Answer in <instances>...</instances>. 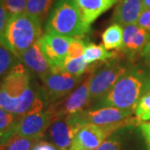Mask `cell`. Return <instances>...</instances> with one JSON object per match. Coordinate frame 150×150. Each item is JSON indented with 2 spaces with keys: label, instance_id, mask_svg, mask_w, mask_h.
<instances>
[{
  "label": "cell",
  "instance_id": "6da1fadb",
  "mask_svg": "<svg viewBox=\"0 0 150 150\" xmlns=\"http://www.w3.org/2000/svg\"><path fill=\"white\" fill-rule=\"evenodd\" d=\"M47 106L42 86H36L30 71L17 63L0 83V107L18 117L38 112Z\"/></svg>",
  "mask_w": 150,
  "mask_h": 150
},
{
  "label": "cell",
  "instance_id": "7a4b0ae2",
  "mask_svg": "<svg viewBox=\"0 0 150 150\" xmlns=\"http://www.w3.org/2000/svg\"><path fill=\"white\" fill-rule=\"evenodd\" d=\"M149 92L150 66L134 64L104 96L88 108H116L134 112L138 102Z\"/></svg>",
  "mask_w": 150,
  "mask_h": 150
},
{
  "label": "cell",
  "instance_id": "3957f363",
  "mask_svg": "<svg viewBox=\"0 0 150 150\" xmlns=\"http://www.w3.org/2000/svg\"><path fill=\"white\" fill-rule=\"evenodd\" d=\"M42 23L37 17L26 12L11 14L4 31L0 33V45L18 59L42 36Z\"/></svg>",
  "mask_w": 150,
  "mask_h": 150
},
{
  "label": "cell",
  "instance_id": "277c9868",
  "mask_svg": "<svg viewBox=\"0 0 150 150\" xmlns=\"http://www.w3.org/2000/svg\"><path fill=\"white\" fill-rule=\"evenodd\" d=\"M44 31L77 38L90 33L91 26L83 23L75 0H58L48 14Z\"/></svg>",
  "mask_w": 150,
  "mask_h": 150
},
{
  "label": "cell",
  "instance_id": "5b68a950",
  "mask_svg": "<svg viewBox=\"0 0 150 150\" xmlns=\"http://www.w3.org/2000/svg\"><path fill=\"white\" fill-rule=\"evenodd\" d=\"M134 64L135 63L129 61L118 51L116 57L98 65L92 74L89 83V107L104 96Z\"/></svg>",
  "mask_w": 150,
  "mask_h": 150
},
{
  "label": "cell",
  "instance_id": "8992f818",
  "mask_svg": "<svg viewBox=\"0 0 150 150\" xmlns=\"http://www.w3.org/2000/svg\"><path fill=\"white\" fill-rule=\"evenodd\" d=\"M93 72L86 74L83 81L68 96L51 103L45 108L53 112L55 118H68L88 108L90 106L89 83Z\"/></svg>",
  "mask_w": 150,
  "mask_h": 150
},
{
  "label": "cell",
  "instance_id": "52a82bcc",
  "mask_svg": "<svg viewBox=\"0 0 150 150\" xmlns=\"http://www.w3.org/2000/svg\"><path fill=\"white\" fill-rule=\"evenodd\" d=\"M134 113L133 111L116 108H102L98 109L86 108L67 118L72 125L79 129L85 124H95L98 126L112 125L131 117Z\"/></svg>",
  "mask_w": 150,
  "mask_h": 150
},
{
  "label": "cell",
  "instance_id": "ba28073f",
  "mask_svg": "<svg viewBox=\"0 0 150 150\" xmlns=\"http://www.w3.org/2000/svg\"><path fill=\"white\" fill-rule=\"evenodd\" d=\"M73 38L54 33H44L37 41L52 72H61L64 70L69 44Z\"/></svg>",
  "mask_w": 150,
  "mask_h": 150
},
{
  "label": "cell",
  "instance_id": "9c48e42d",
  "mask_svg": "<svg viewBox=\"0 0 150 150\" xmlns=\"http://www.w3.org/2000/svg\"><path fill=\"white\" fill-rule=\"evenodd\" d=\"M84 76L77 77L69 74L64 71H51L42 78V88L46 97L47 106L68 96L83 81Z\"/></svg>",
  "mask_w": 150,
  "mask_h": 150
},
{
  "label": "cell",
  "instance_id": "30bf717a",
  "mask_svg": "<svg viewBox=\"0 0 150 150\" xmlns=\"http://www.w3.org/2000/svg\"><path fill=\"white\" fill-rule=\"evenodd\" d=\"M96 150H148L139 125H129L116 129Z\"/></svg>",
  "mask_w": 150,
  "mask_h": 150
},
{
  "label": "cell",
  "instance_id": "8fae6325",
  "mask_svg": "<svg viewBox=\"0 0 150 150\" xmlns=\"http://www.w3.org/2000/svg\"><path fill=\"white\" fill-rule=\"evenodd\" d=\"M54 119L53 112L48 108L40 112L28 113L20 118L16 136L41 140Z\"/></svg>",
  "mask_w": 150,
  "mask_h": 150
},
{
  "label": "cell",
  "instance_id": "7c38bea8",
  "mask_svg": "<svg viewBox=\"0 0 150 150\" xmlns=\"http://www.w3.org/2000/svg\"><path fill=\"white\" fill-rule=\"evenodd\" d=\"M150 41V32L140 28L137 23L123 27V47L119 52L129 61L134 63L141 57L145 46Z\"/></svg>",
  "mask_w": 150,
  "mask_h": 150
},
{
  "label": "cell",
  "instance_id": "4fadbf2b",
  "mask_svg": "<svg viewBox=\"0 0 150 150\" xmlns=\"http://www.w3.org/2000/svg\"><path fill=\"white\" fill-rule=\"evenodd\" d=\"M79 129L72 125L67 118H57L50 124L43 139L54 144L58 150H69Z\"/></svg>",
  "mask_w": 150,
  "mask_h": 150
},
{
  "label": "cell",
  "instance_id": "5bb4252c",
  "mask_svg": "<svg viewBox=\"0 0 150 150\" xmlns=\"http://www.w3.org/2000/svg\"><path fill=\"white\" fill-rule=\"evenodd\" d=\"M143 11V0H119L113 11L112 22L123 27L137 23Z\"/></svg>",
  "mask_w": 150,
  "mask_h": 150
},
{
  "label": "cell",
  "instance_id": "9a60e30c",
  "mask_svg": "<svg viewBox=\"0 0 150 150\" xmlns=\"http://www.w3.org/2000/svg\"><path fill=\"white\" fill-rule=\"evenodd\" d=\"M119 0H75L83 23L88 26L118 4Z\"/></svg>",
  "mask_w": 150,
  "mask_h": 150
},
{
  "label": "cell",
  "instance_id": "2e32d148",
  "mask_svg": "<svg viewBox=\"0 0 150 150\" xmlns=\"http://www.w3.org/2000/svg\"><path fill=\"white\" fill-rule=\"evenodd\" d=\"M18 59L21 61L29 71L37 74L40 79L51 72L48 61L44 58L37 43L25 50Z\"/></svg>",
  "mask_w": 150,
  "mask_h": 150
},
{
  "label": "cell",
  "instance_id": "e0dca14e",
  "mask_svg": "<svg viewBox=\"0 0 150 150\" xmlns=\"http://www.w3.org/2000/svg\"><path fill=\"white\" fill-rule=\"evenodd\" d=\"M117 52H108L103 44H94L88 43L86 46L83 58L88 64H92L98 62H104L116 57Z\"/></svg>",
  "mask_w": 150,
  "mask_h": 150
},
{
  "label": "cell",
  "instance_id": "ac0fdd59",
  "mask_svg": "<svg viewBox=\"0 0 150 150\" xmlns=\"http://www.w3.org/2000/svg\"><path fill=\"white\" fill-rule=\"evenodd\" d=\"M103 45L107 50L119 51L123 47V27L118 23H112L103 33Z\"/></svg>",
  "mask_w": 150,
  "mask_h": 150
},
{
  "label": "cell",
  "instance_id": "d6986e66",
  "mask_svg": "<svg viewBox=\"0 0 150 150\" xmlns=\"http://www.w3.org/2000/svg\"><path fill=\"white\" fill-rule=\"evenodd\" d=\"M100 63L101 62L94 63V64H88L82 56L79 58L67 61L63 71L73 76H77V77L84 76L86 74L94 71Z\"/></svg>",
  "mask_w": 150,
  "mask_h": 150
},
{
  "label": "cell",
  "instance_id": "ffe728a7",
  "mask_svg": "<svg viewBox=\"0 0 150 150\" xmlns=\"http://www.w3.org/2000/svg\"><path fill=\"white\" fill-rule=\"evenodd\" d=\"M52 6L53 0H27L25 12L43 22L48 18Z\"/></svg>",
  "mask_w": 150,
  "mask_h": 150
},
{
  "label": "cell",
  "instance_id": "44dd1931",
  "mask_svg": "<svg viewBox=\"0 0 150 150\" xmlns=\"http://www.w3.org/2000/svg\"><path fill=\"white\" fill-rule=\"evenodd\" d=\"M18 60L9 50L0 45V78L5 76L18 63Z\"/></svg>",
  "mask_w": 150,
  "mask_h": 150
},
{
  "label": "cell",
  "instance_id": "7402d4cb",
  "mask_svg": "<svg viewBox=\"0 0 150 150\" xmlns=\"http://www.w3.org/2000/svg\"><path fill=\"white\" fill-rule=\"evenodd\" d=\"M135 117L141 123L150 120V92L141 98L134 108Z\"/></svg>",
  "mask_w": 150,
  "mask_h": 150
},
{
  "label": "cell",
  "instance_id": "603a6c76",
  "mask_svg": "<svg viewBox=\"0 0 150 150\" xmlns=\"http://www.w3.org/2000/svg\"><path fill=\"white\" fill-rule=\"evenodd\" d=\"M40 139L14 136L4 150H33Z\"/></svg>",
  "mask_w": 150,
  "mask_h": 150
},
{
  "label": "cell",
  "instance_id": "cb8c5ba5",
  "mask_svg": "<svg viewBox=\"0 0 150 150\" xmlns=\"http://www.w3.org/2000/svg\"><path fill=\"white\" fill-rule=\"evenodd\" d=\"M88 43L86 40L83 39L82 38H73L69 44V48L68 51L67 61L82 57L83 55L84 50Z\"/></svg>",
  "mask_w": 150,
  "mask_h": 150
},
{
  "label": "cell",
  "instance_id": "d4e9b609",
  "mask_svg": "<svg viewBox=\"0 0 150 150\" xmlns=\"http://www.w3.org/2000/svg\"><path fill=\"white\" fill-rule=\"evenodd\" d=\"M21 117H18L0 108V131H4L10 128Z\"/></svg>",
  "mask_w": 150,
  "mask_h": 150
},
{
  "label": "cell",
  "instance_id": "484cf974",
  "mask_svg": "<svg viewBox=\"0 0 150 150\" xmlns=\"http://www.w3.org/2000/svg\"><path fill=\"white\" fill-rule=\"evenodd\" d=\"M3 4L11 14L24 13L27 0H2Z\"/></svg>",
  "mask_w": 150,
  "mask_h": 150
},
{
  "label": "cell",
  "instance_id": "4316f807",
  "mask_svg": "<svg viewBox=\"0 0 150 150\" xmlns=\"http://www.w3.org/2000/svg\"><path fill=\"white\" fill-rule=\"evenodd\" d=\"M20 120V119H19ZM18 121H17L13 126L8 129H5L4 131H0V150H4L7 147L8 144L10 142V140L16 136L17 129H18Z\"/></svg>",
  "mask_w": 150,
  "mask_h": 150
},
{
  "label": "cell",
  "instance_id": "83f0119b",
  "mask_svg": "<svg viewBox=\"0 0 150 150\" xmlns=\"http://www.w3.org/2000/svg\"><path fill=\"white\" fill-rule=\"evenodd\" d=\"M137 24L140 28H143L147 31L150 32V8L144 9L140 14L139 18L138 19Z\"/></svg>",
  "mask_w": 150,
  "mask_h": 150
},
{
  "label": "cell",
  "instance_id": "f1b7e54d",
  "mask_svg": "<svg viewBox=\"0 0 150 150\" xmlns=\"http://www.w3.org/2000/svg\"><path fill=\"white\" fill-rule=\"evenodd\" d=\"M10 16L11 13L6 8L2 0H0V33L4 31Z\"/></svg>",
  "mask_w": 150,
  "mask_h": 150
},
{
  "label": "cell",
  "instance_id": "f546056e",
  "mask_svg": "<svg viewBox=\"0 0 150 150\" xmlns=\"http://www.w3.org/2000/svg\"><path fill=\"white\" fill-rule=\"evenodd\" d=\"M141 133L144 138L148 150H150V122H144L139 125Z\"/></svg>",
  "mask_w": 150,
  "mask_h": 150
},
{
  "label": "cell",
  "instance_id": "4dcf8cb0",
  "mask_svg": "<svg viewBox=\"0 0 150 150\" xmlns=\"http://www.w3.org/2000/svg\"><path fill=\"white\" fill-rule=\"evenodd\" d=\"M33 150H58V149L46 140H39Z\"/></svg>",
  "mask_w": 150,
  "mask_h": 150
},
{
  "label": "cell",
  "instance_id": "1f68e13d",
  "mask_svg": "<svg viewBox=\"0 0 150 150\" xmlns=\"http://www.w3.org/2000/svg\"><path fill=\"white\" fill-rule=\"evenodd\" d=\"M141 57L144 59L145 64L150 63V41L148 43V44L145 46L144 49L143 50Z\"/></svg>",
  "mask_w": 150,
  "mask_h": 150
},
{
  "label": "cell",
  "instance_id": "d6a6232c",
  "mask_svg": "<svg viewBox=\"0 0 150 150\" xmlns=\"http://www.w3.org/2000/svg\"><path fill=\"white\" fill-rule=\"evenodd\" d=\"M143 7L144 9H149L150 8V0H143Z\"/></svg>",
  "mask_w": 150,
  "mask_h": 150
},
{
  "label": "cell",
  "instance_id": "836d02e7",
  "mask_svg": "<svg viewBox=\"0 0 150 150\" xmlns=\"http://www.w3.org/2000/svg\"><path fill=\"white\" fill-rule=\"evenodd\" d=\"M148 64V65H149V66H150V63H149V64Z\"/></svg>",
  "mask_w": 150,
  "mask_h": 150
},
{
  "label": "cell",
  "instance_id": "e575fe53",
  "mask_svg": "<svg viewBox=\"0 0 150 150\" xmlns=\"http://www.w3.org/2000/svg\"><path fill=\"white\" fill-rule=\"evenodd\" d=\"M0 108H1V107H0Z\"/></svg>",
  "mask_w": 150,
  "mask_h": 150
}]
</instances>
